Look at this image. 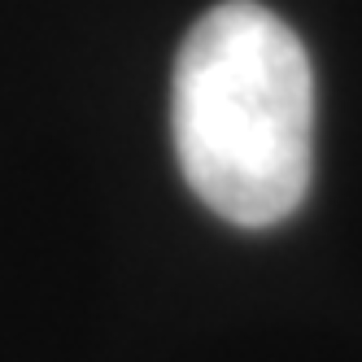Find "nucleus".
<instances>
[{"label":"nucleus","instance_id":"obj_1","mask_svg":"<svg viewBox=\"0 0 362 362\" xmlns=\"http://www.w3.org/2000/svg\"><path fill=\"white\" fill-rule=\"evenodd\" d=\"M170 127L179 170L218 218H288L315 170V70L297 31L253 0L214 5L175 57Z\"/></svg>","mask_w":362,"mask_h":362}]
</instances>
